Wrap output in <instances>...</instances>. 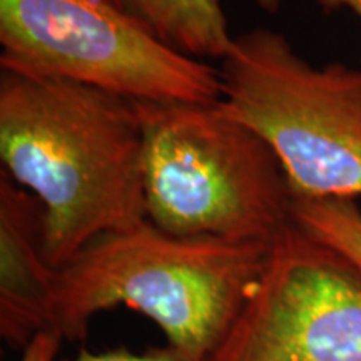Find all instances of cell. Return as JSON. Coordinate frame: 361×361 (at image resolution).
<instances>
[{
    "mask_svg": "<svg viewBox=\"0 0 361 361\" xmlns=\"http://www.w3.org/2000/svg\"><path fill=\"white\" fill-rule=\"evenodd\" d=\"M0 44L2 71L135 102L221 99L219 71L169 47L111 0H0Z\"/></svg>",
    "mask_w": 361,
    "mask_h": 361,
    "instance_id": "obj_5",
    "label": "cell"
},
{
    "mask_svg": "<svg viewBox=\"0 0 361 361\" xmlns=\"http://www.w3.org/2000/svg\"><path fill=\"white\" fill-rule=\"evenodd\" d=\"M219 74L221 107L269 144L293 200L361 197V69L314 67L284 35L255 29Z\"/></svg>",
    "mask_w": 361,
    "mask_h": 361,
    "instance_id": "obj_4",
    "label": "cell"
},
{
    "mask_svg": "<svg viewBox=\"0 0 361 361\" xmlns=\"http://www.w3.org/2000/svg\"><path fill=\"white\" fill-rule=\"evenodd\" d=\"M151 224L180 238L271 245L293 223L281 162L219 101L139 102Z\"/></svg>",
    "mask_w": 361,
    "mask_h": 361,
    "instance_id": "obj_3",
    "label": "cell"
},
{
    "mask_svg": "<svg viewBox=\"0 0 361 361\" xmlns=\"http://www.w3.org/2000/svg\"><path fill=\"white\" fill-rule=\"evenodd\" d=\"M255 2L258 4V6L263 7L264 11L274 12L279 7V2H281V0H255Z\"/></svg>",
    "mask_w": 361,
    "mask_h": 361,
    "instance_id": "obj_13",
    "label": "cell"
},
{
    "mask_svg": "<svg viewBox=\"0 0 361 361\" xmlns=\"http://www.w3.org/2000/svg\"><path fill=\"white\" fill-rule=\"evenodd\" d=\"M139 102L62 79L2 71V173L44 213L61 269L94 239L147 221Z\"/></svg>",
    "mask_w": 361,
    "mask_h": 361,
    "instance_id": "obj_1",
    "label": "cell"
},
{
    "mask_svg": "<svg viewBox=\"0 0 361 361\" xmlns=\"http://www.w3.org/2000/svg\"><path fill=\"white\" fill-rule=\"evenodd\" d=\"M57 271L45 252L39 201L0 174V335L24 350L51 329Z\"/></svg>",
    "mask_w": 361,
    "mask_h": 361,
    "instance_id": "obj_7",
    "label": "cell"
},
{
    "mask_svg": "<svg viewBox=\"0 0 361 361\" xmlns=\"http://www.w3.org/2000/svg\"><path fill=\"white\" fill-rule=\"evenodd\" d=\"M207 361H361V274L291 223Z\"/></svg>",
    "mask_w": 361,
    "mask_h": 361,
    "instance_id": "obj_6",
    "label": "cell"
},
{
    "mask_svg": "<svg viewBox=\"0 0 361 361\" xmlns=\"http://www.w3.org/2000/svg\"><path fill=\"white\" fill-rule=\"evenodd\" d=\"M293 223L361 274V209L355 200H293Z\"/></svg>",
    "mask_w": 361,
    "mask_h": 361,
    "instance_id": "obj_9",
    "label": "cell"
},
{
    "mask_svg": "<svg viewBox=\"0 0 361 361\" xmlns=\"http://www.w3.org/2000/svg\"><path fill=\"white\" fill-rule=\"evenodd\" d=\"M271 245L180 238L149 221L104 234L57 271L51 329L80 341L97 313L126 306L166 345L206 361L263 274Z\"/></svg>",
    "mask_w": 361,
    "mask_h": 361,
    "instance_id": "obj_2",
    "label": "cell"
},
{
    "mask_svg": "<svg viewBox=\"0 0 361 361\" xmlns=\"http://www.w3.org/2000/svg\"><path fill=\"white\" fill-rule=\"evenodd\" d=\"M62 338L54 329L40 331L34 340L20 351L19 361H56L61 350Z\"/></svg>",
    "mask_w": 361,
    "mask_h": 361,
    "instance_id": "obj_11",
    "label": "cell"
},
{
    "mask_svg": "<svg viewBox=\"0 0 361 361\" xmlns=\"http://www.w3.org/2000/svg\"><path fill=\"white\" fill-rule=\"evenodd\" d=\"M156 37L189 57L223 59L234 39L221 0H111Z\"/></svg>",
    "mask_w": 361,
    "mask_h": 361,
    "instance_id": "obj_8",
    "label": "cell"
},
{
    "mask_svg": "<svg viewBox=\"0 0 361 361\" xmlns=\"http://www.w3.org/2000/svg\"><path fill=\"white\" fill-rule=\"evenodd\" d=\"M328 7H346L361 19V0H319Z\"/></svg>",
    "mask_w": 361,
    "mask_h": 361,
    "instance_id": "obj_12",
    "label": "cell"
},
{
    "mask_svg": "<svg viewBox=\"0 0 361 361\" xmlns=\"http://www.w3.org/2000/svg\"><path fill=\"white\" fill-rule=\"evenodd\" d=\"M67 361H201V360H194L191 356L184 355L183 351L166 345L162 346V348H151L144 351V353H134V351H130L128 348H116L109 351H101V353H94V351L82 350L78 356H75V358H71Z\"/></svg>",
    "mask_w": 361,
    "mask_h": 361,
    "instance_id": "obj_10",
    "label": "cell"
}]
</instances>
